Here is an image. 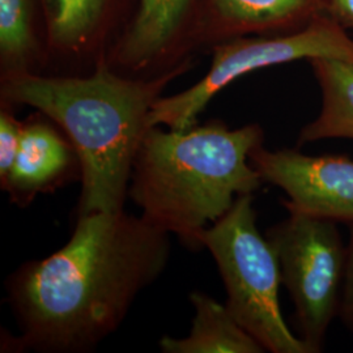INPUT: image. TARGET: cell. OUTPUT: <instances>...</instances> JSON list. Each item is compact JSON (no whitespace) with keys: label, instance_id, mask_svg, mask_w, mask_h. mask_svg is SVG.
<instances>
[{"label":"cell","instance_id":"1","mask_svg":"<svg viewBox=\"0 0 353 353\" xmlns=\"http://www.w3.org/2000/svg\"><path fill=\"white\" fill-rule=\"evenodd\" d=\"M169 236L125 211L77 216L62 249L21 265L6 281L20 330L14 351H93L164 272Z\"/></svg>","mask_w":353,"mask_h":353},{"label":"cell","instance_id":"2","mask_svg":"<svg viewBox=\"0 0 353 353\" xmlns=\"http://www.w3.org/2000/svg\"><path fill=\"white\" fill-rule=\"evenodd\" d=\"M188 63L151 80L117 75L105 63L87 77L4 76L6 101L29 105L50 118L75 145L81 163L77 216L125 211L132 166L148 117L165 87Z\"/></svg>","mask_w":353,"mask_h":353},{"label":"cell","instance_id":"3","mask_svg":"<svg viewBox=\"0 0 353 353\" xmlns=\"http://www.w3.org/2000/svg\"><path fill=\"white\" fill-rule=\"evenodd\" d=\"M263 140L258 125L150 127L134 161L128 196L153 227L196 249L199 233L227 214L237 196L261 189L263 179L250 153Z\"/></svg>","mask_w":353,"mask_h":353},{"label":"cell","instance_id":"4","mask_svg":"<svg viewBox=\"0 0 353 353\" xmlns=\"http://www.w3.org/2000/svg\"><path fill=\"white\" fill-rule=\"evenodd\" d=\"M198 246L214 256L229 312L265 351L312 353L284 321L278 255L258 229L252 194L237 196L227 214L199 233Z\"/></svg>","mask_w":353,"mask_h":353},{"label":"cell","instance_id":"5","mask_svg":"<svg viewBox=\"0 0 353 353\" xmlns=\"http://www.w3.org/2000/svg\"><path fill=\"white\" fill-rule=\"evenodd\" d=\"M316 58L341 59L353 63V39L339 24L326 16L287 34L275 37L233 38L214 48L208 72L189 89L160 97L152 108L150 127L188 130L194 126L214 96L241 76L254 71Z\"/></svg>","mask_w":353,"mask_h":353},{"label":"cell","instance_id":"6","mask_svg":"<svg viewBox=\"0 0 353 353\" xmlns=\"http://www.w3.org/2000/svg\"><path fill=\"white\" fill-rule=\"evenodd\" d=\"M265 237L278 255L281 281L294 303L301 339L310 352H322L328 328L339 314L345 271L347 245L338 223L290 212Z\"/></svg>","mask_w":353,"mask_h":353},{"label":"cell","instance_id":"7","mask_svg":"<svg viewBox=\"0 0 353 353\" xmlns=\"http://www.w3.org/2000/svg\"><path fill=\"white\" fill-rule=\"evenodd\" d=\"M250 163L263 182L288 195L290 212L312 214L336 223H353V160L344 154L307 156L297 150L270 151L262 145Z\"/></svg>","mask_w":353,"mask_h":353},{"label":"cell","instance_id":"8","mask_svg":"<svg viewBox=\"0 0 353 353\" xmlns=\"http://www.w3.org/2000/svg\"><path fill=\"white\" fill-rule=\"evenodd\" d=\"M76 178L81 179V163L67 134L48 122L30 121L23 123L14 164L0 185L13 203L26 205Z\"/></svg>","mask_w":353,"mask_h":353},{"label":"cell","instance_id":"9","mask_svg":"<svg viewBox=\"0 0 353 353\" xmlns=\"http://www.w3.org/2000/svg\"><path fill=\"white\" fill-rule=\"evenodd\" d=\"M194 318L185 338L164 336L160 348L164 353H262L265 348L221 305L205 293L190 294Z\"/></svg>","mask_w":353,"mask_h":353},{"label":"cell","instance_id":"10","mask_svg":"<svg viewBox=\"0 0 353 353\" xmlns=\"http://www.w3.org/2000/svg\"><path fill=\"white\" fill-rule=\"evenodd\" d=\"M210 4L225 37L294 30L323 16L321 0H210Z\"/></svg>","mask_w":353,"mask_h":353},{"label":"cell","instance_id":"11","mask_svg":"<svg viewBox=\"0 0 353 353\" xmlns=\"http://www.w3.org/2000/svg\"><path fill=\"white\" fill-rule=\"evenodd\" d=\"M322 94L321 112L303 127L297 144L326 139L353 140V63L316 58L310 61Z\"/></svg>","mask_w":353,"mask_h":353},{"label":"cell","instance_id":"12","mask_svg":"<svg viewBox=\"0 0 353 353\" xmlns=\"http://www.w3.org/2000/svg\"><path fill=\"white\" fill-rule=\"evenodd\" d=\"M191 0H140L139 11L117 51V62L139 70L160 58L181 26Z\"/></svg>","mask_w":353,"mask_h":353},{"label":"cell","instance_id":"13","mask_svg":"<svg viewBox=\"0 0 353 353\" xmlns=\"http://www.w3.org/2000/svg\"><path fill=\"white\" fill-rule=\"evenodd\" d=\"M0 50L4 76L26 74L33 50L29 0H0Z\"/></svg>","mask_w":353,"mask_h":353},{"label":"cell","instance_id":"14","mask_svg":"<svg viewBox=\"0 0 353 353\" xmlns=\"http://www.w3.org/2000/svg\"><path fill=\"white\" fill-rule=\"evenodd\" d=\"M106 0H54L51 20L52 42L63 49H76L97 24Z\"/></svg>","mask_w":353,"mask_h":353},{"label":"cell","instance_id":"15","mask_svg":"<svg viewBox=\"0 0 353 353\" xmlns=\"http://www.w3.org/2000/svg\"><path fill=\"white\" fill-rule=\"evenodd\" d=\"M23 123L7 112L0 114V183L7 179L12 169L21 139Z\"/></svg>","mask_w":353,"mask_h":353},{"label":"cell","instance_id":"16","mask_svg":"<svg viewBox=\"0 0 353 353\" xmlns=\"http://www.w3.org/2000/svg\"><path fill=\"white\" fill-rule=\"evenodd\" d=\"M350 240L347 243V258L345 271L341 290V307L339 316L344 325L353 332V223L348 224Z\"/></svg>","mask_w":353,"mask_h":353},{"label":"cell","instance_id":"17","mask_svg":"<svg viewBox=\"0 0 353 353\" xmlns=\"http://www.w3.org/2000/svg\"><path fill=\"white\" fill-rule=\"evenodd\" d=\"M322 14L347 32L353 30V0H321Z\"/></svg>","mask_w":353,"mask_h":353}]
</instances>
